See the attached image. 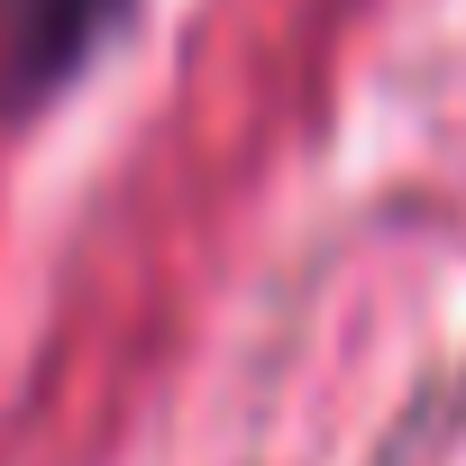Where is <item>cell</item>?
<instances>
[{"mask_svg":"<svg viewBox=\"0 0 466 466\" xmlns=\"http://www.w3.org/2000/svg\"><path fill=\"white\" fill-rule=\"evenodd\" d=\"M128 0H0V101L37 110L46 92H65L119 28Z\"/></svg>","mask_w":466,"mask_h":466,"instance_id":"cell-1","label":"cell"}]
</instances>
